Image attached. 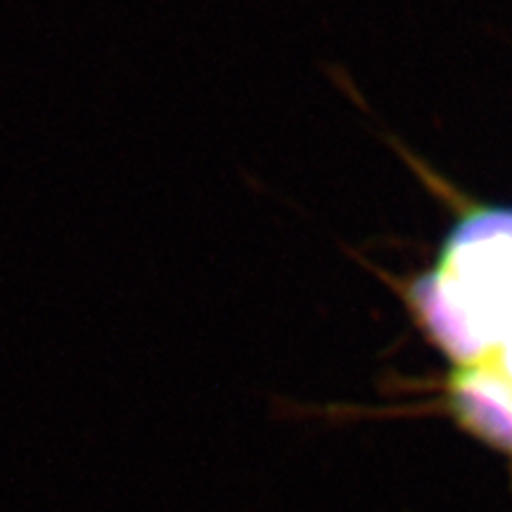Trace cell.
I'll use <instances>...</instances> for the list:
<instances>
[{"mask_svg":"<svg viewBox=\"0 0 512 512\" xmlns=\"http://www.w3.org/2000/svg\"><path fill=\"white\" fill-rule=\"evenodd\" d=\"M415 320L458 363L479 361L512 320V209H475L453 228L432 273L406 292Z\"/></svg>","mask_w":512,"mask_h":512,"instance_id":"obj_1","label":"cell"},{"mask_svg":"<svg viewBox=\"0 0 512 512\" xmlns=\"http://www.w3.org/2000/svg\"><path fill=\"white\" fill-rule=\"evenodd\" d=\"M448 408L463 430L512 463V384L486 366L456 368Z\"/></svg>","mask_w":512,"mask_h":512,"instance_id":"obj_2","label":"cell"},{"mask_svg":"<svg viewBox=\"0 0 512 512\" xmlns=\"http://www.w3.org/2000/svg\"><path fill=\"white\" fill-rule=\"evenodd\" d=\"M472 366H486L494 373H498L503 380L512 384V320L501 330V335L496 337V342L491 344V349L472 363Z\"/></svg>","mask_w":512,"mask_h":512,"instance_id":"obj_3","label":"cell"}]
</instances>
